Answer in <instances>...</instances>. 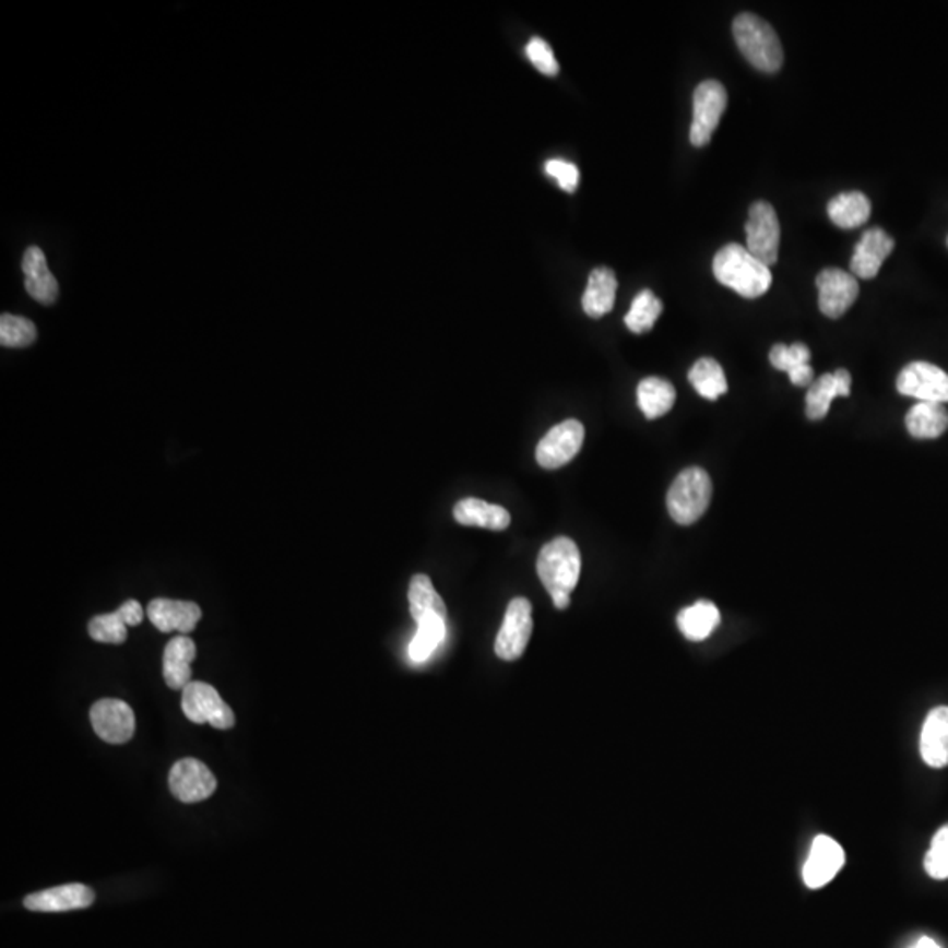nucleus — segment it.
Segmentation results:
<instances>
[{
	"mask_svg": "<svg viewBox=\"0 0 948 948\" xmlns=\"http://www.w3.org/2000/svg\"><path fill=\"white\" fill-rule=\"evenodd\" d=\"M713 274L724 287L747 299L765 296L773 283L771 268L751 256L747 247L736 242L719 250L713 259Z\"/></svg>",
	"mask_w": 948,
	"mask_h": 948,
	"instance_id": "f257e3e1",
	"label": "nucleus"
},
{
	"mask_svg": "<svg viewBox=\"0 0 948 948\" xmlns=\"http://www.w3.org/2000/svg\"><path fill=\"white\" fill-rule=\"evenodd\" d=\"M733 36L743 57L754 68L762 72H777L782 68V43L770 23L757 14H738L733 22Z\"/></svg>",
	"mask_w": 948,
	"mask_h": 948,
	"instance_id": "f03ea898",
	"label": "nucleus"
},
{
	"mask_svg": "<svg viewBox=\"0 0 948 948\" xmlns=\"http://www.w3.org/2000/svg\"><path fill=\"white\" fill-rule=\"evenodd\" d=\"M537 577L552 600L568 595L577 589L582 571V557L577 543L569 537H557L543 546L537 557Z\"/></svg>",
	"mask_w": 948,
	"mask_h": 948,
	"instance_id": "7ed1b4c3",
	"label": "nucleus"
},
{
	"mask_svg": "<svg viewBox=\"0 0 948 948\" xmlns=\"http://www.w3.org/2000/svg\"><path fill=\"white\" fill-rule=\"evenodd\" d=\"M711 494L713 487L707 471L689 467L682 471L673 482L667 493V510L676 524L692 525L707 513Z\"/></svg>",
	"mask_w": 948,
	"mask_h": 948,
	"instance_id": "20e7f679",
	"label": "nucleus"
},
{
	"mask_svg": "<svg viewBox=\"0 0 948 948\" xmlns=\"http://www.w3.org/2000/svg\"><path fill=\"white\" fill-rule=\"evenodd\" d=\"M727 108V92L724 85L715 80L699 83L694 90L692 126H690V143L696 149L707 146L711 135L721 123L722 115Z\"/></svg>",
	"mask_w": 948,
	"mask_h": 948,
	"instance_id": "39448f33",
	"label": "nucleus"
},
{
	"mask_svg": "<svg viewBox=\"0 0 948 948\" xmlns=\"http://www.w3.org/2000/svg\"><path fill=\"white\" fill-rule=\"evenodd\" d=\"M185 716L193 724H211L216 730H230L236 716L218 690L204 682H190L181 696Z\"/></svg>",
	"mask_w": 948,
	"mask_h": 948,
	"instance_id": "423d86ee",
	"label": "nucleus"
},
{
	"mask_svg": "<svg viewBox=\"0 0 948 948\" xmlns=\"http://www.w3.org/2000/svg\"><path fill=\"white\" fill-rule=\"evenodd\" d=\"M780 248V222L770 202H754L748 211L747 250L762 264H777Z\"/></svg>",
	"mask_w": 948,
	"mask_h": 948,
	"instance_id": "0eeeda50",
	"label": "nucleus"
},
{
	"mask_svg": "<svg viewBox=\"0 0 948 948\" xmlns=\"http://www.w3.org/2000/svg\"><path fill=\"white\" fill-rule=\"evenodd\" d=\"M533 635V606L524 597H517L508 604L505 623L496 638L497 657L502 661H517L524 655Z\"/></svg>",
	"mask_w": 948,
	"mask_h": 948,
	"instance_id": "6e6552de",
	"label": "nucleus"
},
{
	"mask_svg": "<svg viewBox=\"0 0 948 948\" xmlns=\"http://www.w3.org/2000/svg\"><path fill=\"white\" fill-rule=\"evenodd\" d=\"M899 394L919 399L921 403H948V375L935 364L912 363L896 380Z\"/></svg>",
	"mask_w": 948,
	"mask_h": 948,
	"instance_id": "1a4fd4ad",
	"label": "nucleus"
},
{
	"mask_svg": "<svg viewBox=\"0 0 948 948\" xmlns=\"http://www.w3.org/2000/svg\"><path fill=\"white\" fill-rule=\"evenodd\" d=\"M585 429L578 420H566L555 425L536 448L537 464L545 470H559L573 461L582 450Z\"/></svg>",
	"mask_w": 948,
	"mask_h": 948,
	"instance_id": "9d476101",
	"label": "nucleus"
},
{
	"mask_svg": "<svg viewBox=\"0 0 948 948\" xmlns=\"http://www.w3.org/2000/svg\"><path fill=\"white\" fill-rule=\"evenodd\" d=\"M90 722L100 739L111 745L129 742L135 733L132 708L120 699H100L90 710Z\"/></svg>",
	"mask_w": 948,
	"mask_h": 948,
	"instance_id": "9b49d317",
	"label": "nucleus"
},
{
	"mask_svg": "<svg viewBox=\"0 0 948 948\" xmlns=\"http://www.w3.org/2000/svg\"><path fill=\"white\" fill-rule=\"evenodd\" d=\"M169 787L176 799L192 805L216 791V779L204 762L187 757L170 768Z\"/></svg>",
	"mask_w": 948,
	"mask_h": 948,
	"instance_id": "f8f14e48",
	"label": "nucleus"
},
{
	"mask_svg": "<svg viewBox=\"0 0 948 948\" xmlns=\"http://www.w3.org/2000/svg\"><path fill=\"white\" fill-rule=\"evenodd\" d=\"M817 288H819L820 311L829 318L843 317L860 297L857 277L837 268L820 271L817 276Z\"/></svg>",
	"mask_w": 948,
	"mask_h": 948,
	"instance_id": "ddd939ff",
	"label": "nucleus"
},
{
	"mask_svg": "<svg viewBox=\"0 0 948 948\" xmlns=\"http://www.w3.org/2000/svg\"><path fill=\"white\" fill-rule=\"evenodd\" d=\"M845 864V852L831 837H817L803 868V878L810 889L828 886Z\"/></svg>",
	"mask_w": 948,
	"mask_h": 948,
	"instance_id": "4468645a",
	"label": "nucleus"
},
{
	"mask_svg": "<svg viewBox=\"0 0 948 948\" xmlns=\"http://www.w3.org/2000/svg\"><path fill=\"white\" fill-rule=\"evenodd\" d=\"M894 250V239L884 228L873 227L861 236L855 245L850 271L855 277L872 280L877 276L887 257Z\"/></svg>",
	"mask_w": 948,
	"mask_h": 948,
	"instance_id": "2eb2a0df",
	"label": "nucleus"
},
{
	"mask_svg": "<svg viewBox=\"0 0 948 948\" xmlns=\"http://www.w3.org/2000/svg\"><path fill=\"white\" fill-rule=\"evenodd\" d=\"M95 901V892L83 884L54 887L40 890L23 899L25 909L32 912H69V910L88 909Z\"/></svg>",
	"mask_w": 948,
	"mask_h": 948,
	"instance_id": "dca6fc26",
	"label": "nucleus"
},
{
	"mask_svg": "<svg viewBox=\"0 0 948 948\" xmlns=\"http://www.w3.org/2000/svg\"><path fill=\"white\" fill-rule=\"evenodd\" d=\"M144 609L138 601H127L117 612L99 615L88 624V635L99 643L121 644L127 640V626L143 623Z\"/></svg>",
	"mask_w": 948,
	"mask_h": 948,
	"instance_id": "f3484780",
	"label": "nucleus"
},
{
	"mask_svg": "<svg viewBox=\"0 0 948 948\" xmlns=\"http://www.w3.org/2000/svg\"><path fill=\"white\" fill-rule=\"evenodd\" d=\"M850 389L852 376L846 369L820 376L806 392V416L810 420H822L823 416H828L832 401L850 395Z\"/></svg>",
	"mask_w": 948,
	"mask_h": 948,
	"instance_id": "a211bd4d",
	"label": "nucleus"
},
{
	"mask_svg": "<svg viewBox=\"0 0 948 948\" xmlns=\"http://www.w3.org/2000/svg\"><path fill=\"white\" fill-rule=\"evenodd\" d=\"M146 613L158 631H179L183 635L192 632L202 617L198 604L188 601L153 600Z\"/></svg>",
	"mask_w": 948,
	"mask_h": 948,
	"instance_id": "6ab92c4d",
	"label": "nucleus"
},
{
	"mask_svg": "<svg viewBox=\"0 0 948 948\" xmlns=\"http://www.w3.org/2000/svg\"><path fill=\"white\" fill-rule=\"evenodd\" d=\"M22 268L28 296L40 305H54L59 296V283L48 269L45 253L39 247H31L25 251Z\"/></svg>",
	"mask_w": 948,
	"mask_h": 948,
	"instance_id": "aec40b11",
	"label": "nucleus"
},
{
	"mask_svg": "<svg viewBox=\"0 0 948 948\" xmlns=\"http://www.w3.org/2000/svg\"><path fill=\"white\" fill-rule=\"evenodd\" d=\"M921 756L931 768L948 766V707L929 711L921 734Z\"/></svg>",
	"mask_w": 948,
	"mask_h": 948,
	"instance_id": "412c9836",
	"label": "nucleus"
},
{
	"mask_svg": "<svg viewBox=\"0 0 948 948\" xmlns=\"http://www.w3.org/2000/svg\"><path fill=\"white\" fill-rule=\"evenodd\" d=\"M198 649L187 636H176L164 652V680L173 690H183L192 682V662Z\"/></svg>",
	"mask_w": 948,
	"mask_h": 948,
	"instance_id": "4be33fe9",
	"label": "nucleus"
},
{
	"mask_svg": "<svg viewBox=\"0 0 948 948\" xmlns=\"http://www.w3.org/2000/svg\"><path fill=\"white\" fill-rule=\"evenodd\" d=\"M453 517L461 525L490 529V531H505L511 522L510 513L502 506L490 505L476 497H467L457 502Z\"/></svg>",
	"mask_w": 948,
	"mask_h": 948,
	"instance_id": "5701e85b",
	"label": "nucleus"
},
{
	"mask_svg": "<svg viewBox=\"0 0 948 948\" xmlns=\"http://www.w3.org/2000/svg\"><path fill=\"white\" fill-rule=\"evenodd\" d=\"M617 276L612 269L597 268L592 271L583 292V311L591 318H601L612 311L617 297Z\"/></svg>",
	"mask_w": 948,
	"mask_h": 948,
	"instance_id": "b1692460",
	"label": "nucleus"
},
{
	"mask_svg": "<svg viewBox=\"0 0 948 948\" xmlns=\"http://www.w3.org/2000/svg\"><path fill=\"white\" fill-rule=\"evenodd\" d=\"M410 612L416 624L429 620V618H443L447 620V606L441 595L436 592L435 585L427 574H415L407 591Z\"/></svg>",
	"mask_w": 948,
	"mask_h": 948,
	"instance_id": "393cba45",
	"label": "nucleus"
},
{
	"mask_svg": "<svg viewBox=\"0 0 948 948\" xmlns=\"http://www.w3.org/2000/svg\"><path fill=\"white\" fill-rule=\"evenodd\" d=\"M828 215L832 224L840 228H855L866 224L872 215V202L863 192L840 193L828 204Z\"/></svg>",
	"mask_w": 948,
	"mask_h": 948,
	"instance_id": "a878e982",
	"label": "nucleus"
},
{
	"mask_svg": "<svg viewBox=\"0 0 948 948\" xmlns=\"http://www.w3.org/2000/svg\"><path fill=\"white\" fill-rule=\"evenodd\" d=\"M904 422L913 438H939L948 429L947 407L938 403H917L912 406Z\"/></svg>",
	"mask_w": 948,
	"mask_h": 948,
	"instance_id": "bb28decb",
	"label": "nucleus"
},
{
	"mask_svg": "<svg viewBox=\"0 0 948 948\" xmlns=\"http://www.w3.org/2000/svg\"><path fill=\"white\" fill-rule=\"evenodd\" d=\"M721 624V612L710 601H698L678 615L682 635L690 641L707 640Z\"/></svg>",
	"mask_w": 948,
	"mask_h": 948,
	"instance_id": "cd10ccee",
	"label": "nucleus"
},
{
	"mask_svg": "<svg viewBox=\"0 0 948 948\" xmlns=\"http://www.w3.org/2000/svg\"><path fill=\"white\" fill-rule=\"evenodd\" d=\"M675 387L657 376L644 378L638 386V406L650 420L666 415L675 406Z\"/></svg>",
	"mask_w": 948,
	"mask_h": 948,
	"instance_id": "c85d7f7f",
	"label": "nucleus"
},
{
	"mask_svg": "<svg viewBox=\"0 0 948 948\" xmlns=\"http://www.w3.org/2000/svg\"><path fill=\"white\" fill-rule=\"evenodd\" d=\"M689 381L696 392L708 401H716L727 392L724 369L713 358H699L698 363L690 367Z\"/></svg>",
	"mask_w": 948,
	"mask_h": 948,
	"instance_id": "c756f323",
	"label": "nucleus"
},
{
	"mask_svg": "<svg viewBox=\"0 0 948 948\" xmlns=\"http://www.w3.org/2000/svg\"><path fill=\"white\" fill-rule=\"evenodd\" d=\"M662 313V300L652 291H641L626 315V325L635 334L649 332Z\"/></svg>",
	"mask_w": 948,
	"mask_h": 948,
	"instance_id": "7c9ffc66",
	"label": "nucleus"
},
{
	"mask_svg": "<svg viewBox=\"0 0 948 948\" xmlns=\"http://www.w3.org/2000/svg\"><path fill=\"white\" fill-rule=\"evenodd\" d=\"M447 635V620L443 618H429L418 624V631L410 644V657L413 662H424L432 655L438 644Z\"/></svg>",
	"mask_w": 948,
	"mask_h": 948,
	"instance_id": "2f4dec72",
	"label": "nucleus"
},
{
	"mask_svg": "<svg viewBox=\"0 0 948 948\" xmlns=\"http://www.w3.org/2000/svg\"><path fill=\"white\" fill-rule=\"evenodd\" d=\"M36 340V325L28 318L10 313L0 317V343L5 348H25Z\"/></svg>",
	"mask_w": 948,
	"mask_h": 948,
	"instance_id": "473e14b6",
	"label": "nucleus"
},
{
	"mask_svg": "<svg viewBox=\"0 0 948 948\" xmlns=\"http://www.w3.org/2000/svg\"><path fill=\"white\" fill-rule=\"evenodd\" d=\"M811 352L808 346L803 343H794V345H774L770 352V363L774 369L783 372H792L799 367L810 364Z\"/></svg>",
	"mask_w": 948,
	"mask_h": 948,
	"instance_id": "72a5a7b5",
	"label": "nucleus"
},
{
	"mask_svg": "<svg viewBox=\"0 0 948 948\" xmlns=\"http://www.w3.org/2000/svg\"><path fill=\"white\" fill-rule=\"evenodd\" d=\"M924 868L927 875L935 880H947L948 878V823L936 832L935 838L931 841L929 852L924 860Z\"/></svg>",
	"mask_w": 948,
	"mask_h": 948,
	"instance_id": "f704fd0d",
	"label": "nucleus"
},
{
	"mask_svg": "<svg viewBox=\"0 0 948 948\" xmlns=\"http://www.w3.org/2000/svg\"><path fill=\"white\" fill-rule=\"evenodd\" d=\"M525 55L533 62L534 68L546 74V76H557L559 74V62L555 59L550 45L545 39H542V37H533V39L529 40V45L525 46Z\"/></svg>",
	"mask_w": 948,
	"mask_h": 948,
	"instance_id": "c9c22d12",
	"label": "nucleus"
},
{
	"mask_svg": "<svg viewBox=\"0 0 948 948\" xmlns=\"http://www.w3.org/2000/svg\"><path fill=\"white\" fill-rule=\"evenodd\" d=\"M546 175L554 178L564 192L573 193L580 183V170L571 162L552 158L545 164Z\"/></svg>",
	"mask_w": 948,
	"mask_h": 948,
	"instance_id": "e433bc0d",
	"label": "nucleus"
},
{
	"mask_svg": "<svg viewBox=\"0 0 948 948\" xmlns=\"http://www.w3.org/2000/svg\"><path fill=\"white\" fill-rule=\"evenodd\" d=\"M915 947H917V948H941V947H939L938 944H936L935 939L927 938V936H924V938L919 939L917 944H915Z\"/></svg>",
	"mask_w": 948,
	"mask_h": 948,
	"instance_id": "4c0bfd02",
	"label": "nucleus"
},
{
	"mask_svg": "<svg viewBox=\"0 0 948 948\" xmlns=\"http://www.w3.org/2000/svg\"><path fill=\"white\" fill-rule=\"evenodd\" d=\"M912 948H917V947H915V945H913V947H912Z\"/></svg>",
	"mask_w": 948,
	"mask_h": 948,
	"instance_id": "58836bf2",
	"label": "nucleus"
}]
</instances>
